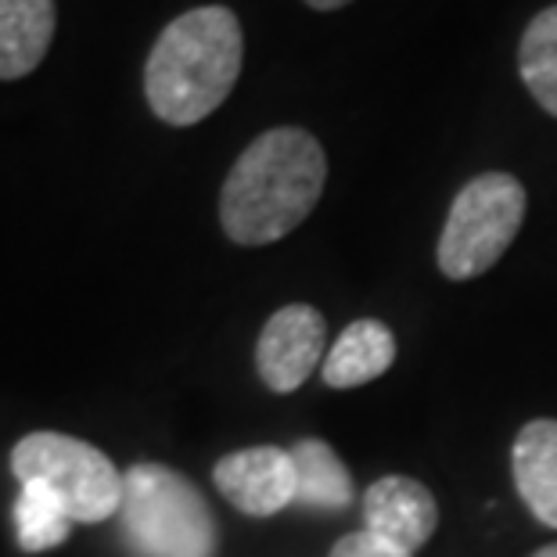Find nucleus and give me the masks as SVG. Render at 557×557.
<instances>
[{
  "label": "nucleus",
  "mask_w": 557,
  "mask_h": 557,
  "mask_svg": "<svg viewBox=\"0 0 557 557\" xmlns=\"http://www.w3.org/2000/svg\"><path fill=\"white\" fill-rule=\"evenodd\" d=\"M327 184V156L302 126H274L231 165L220 191V223L234 245H274L306 223Z\"/></svg>",
  "instance_id": "1"
},
{
  "label": "nucleus",
  "mask_w": 557,
  "mask_h": 557,
  "mask_svg": "<svg viewBox=\"0 0 557 557\" xmlns=\"http://www.w3.org/2000/svg\"><path fill=\"white\" fill-rule=\"evenodd\" d=\"M245 33L231 8L184 11L159 33L145 62L148 109L165 126H198L238 87Z\"/></svg>",
  "instance_id": "2"
},
{
  "label": "nucleus",
  "mask_w": 557,
  "mask_h": 557,
  "mask_svg": "<svg viewBox=\"0 0 557 557\" xmlns=\"http://www.w3.org/2000/svg\"><path fill=\"white\" fill-rule=\"evenodd\" d=\"M120 525L137 557H216V518L191 479L165 465L123 475Z\"/></svg>",
  "instance_id": "3"
},
{
  "label": "nucleus",
  "mask_w": 557,
  "mask_h": 557,
  "mask_svg": "<svg viewBox=\"0 0 557 557\" xmlns=\"http://www.w3.org/2000/svg\"><path fill=\"white\" fill-rule=\"evenodd\" d=\"M525 187L511 173H479L460 187L435 245L446 281H475L500 263L525 223Z\"/></svg>",
  "instance_id": "4"
},
{
  "label": "nucleus",
  "mask_w": 557,
  "mask_h": 557,
  "mask_svg": "<svg viewBox=\"0 0 557 557\" xmlns=\"http://www.w3.org/2000/svg\"><path fill=\"white\" fill-rule=\"evenodd\" d=\"M11 475L18 482H47L62 496L73 521L94 525L120 515L123 475L94 443L62 432H29L11 449Z\"/></svg>",
  "instance_id": "5"
},
{
  "label": "nucleus",
  "mask_w": 557,
  "mask_h": 557,
  "mask_svg": "<svg viewBox=\"0 0 557 557\" xmlns=\"http://www.w3.org/2000/svg\"><path fill=\"white\" fill-rule=\"evenodd\" d=\"M327 320L310 302L281 306L259 331L256 342V371L270 393L288 396L306 385V377L324 360Z\"/></svg>",
  "instance_id": "6"
},
{
  "label": "nucleus",
  "mask_w": 557,
  "mask_h": 557,
  "mask_svg": "<svg viewBox=\"0 0 557 557\" xmlns=\"http://www.w3.org/2000/svg\"><path fill=\"white\" fill-rule=\"evenodd\" d=\"M212 482L223 500L248 518H270L295 504L299 479H295L292 449L284 446H248L220 457L212 468Z\"/></svg>",
  "instance_id": "7"
},
{
  "label": "nucleus",
  "mask_w": 557,
  "mask_h": 557,
  "mask_svg": "<svg viewBox=\"0 0 557 557\" xmlns=\"http://www.w3.org/2000/svg\"><path fill=\"white\" fill-rule=\"evenodd\" d=\"M363 529L403 554H418L438 529V504L424 482L385 475L363 493Z\"/></svg>",
  "instance_id": "8"
},
{
  "label": "nucleus",
  "mask_w": 557,
  "mask_h": 557,
  "mask_svg": "<svg viewBox=\"0 0 557 557\" xmlns=\"http://www.w3.org/2000/svg\"><path fill=\"white\" fill-rule=\"evenodd\" d=\"M511 475L529 515L557 529V421L536 418L511 446Z\"/></svg>",
  "instance_id": "9"
},
{
  "label": "nucleus",
  "mask_w": 557,
  "mask_h": 557,
  "mask_svg": "<svg viewBox=\"0 0 557 557\" xmlns=\"http://www.w3.org/2000/svg\"><path fill=\"white\" fill-rule=\"evenodd\" d=\"M58 29L54 0H0V79L37 73Z\"/></svg>",
  "instance_id": "10"
},
{
  "label": "nucleus",
  "mask_w": 557,
  "mask_h": 557,
  "mask_svg": "<svg viewBox=\"0 0 557 557\" xmlns=\"http://www.w3.org/2000/svg\"><path fill=\"white\" fill-rule=\"evenodd\" d=\"M396 363V338L382 320H352L327 349L320 377L327 388H360L382 377Z\"/></svg>",
  "instance_id": "11"
},
{
  "label": "nucleus",
  "mask_w": 557,
  "mask_h": 557,
  "mask_svg": "<svg viewBox=\"0 0 557 557\" xmlns=\"http://www.w3.org/2000/svg\"><path fill=\"white\" fill-rule=\"evenodd\" d=\"M295 479H299V493L295 504L310 507V511H346L357 500V485H352L349 468L331 449L324 438H299L292 446Z\"/></svg>",
  "instance_id": "12"
},
{
  "label": "nucleus",
  "mask_w": 557,
  "mask_h": 557,
  "mask_svg": "<svg viewBox=\"0 0 557 557\" xmlns=\"http://www.w3.org/2000/svg\"><path fill=\"white\" fill-rule=\"evenodd\" d=\"M518 76L540 109L557 120V4L543 8L521 33Z\"/></svg>",
  "instance_id": "13"
},
{
  "label": "nucleus",
  "mask_w": 557,
  "mask_h": 557,
  "mask_svg": "<svg viewBox=\"0 0 557 557\" xmlns=\"http://www.w3.org/2000/svg\"><path fill=\"white\" fill-rule=\"evenodd\" d=\"M73 532V518H69L62 496H58L47 482H22L15 500V536L18 547L26 554H44L62 547Z\"/></svg>",
  "instance_id": "14"
},
{
  "label": "nucleus",
  "mask_w": 557,
  "mask_h": 557,
  "mask_svg": "<svg viewBox=\"0 0 557 557\" xmlns=\"http://www.w3.org/2000/svg\"><path fill=\"white\" fill-rule=\"evenodd\" d=\"M327 557H413V554H403V550L393 547V543L377 540L374 532L357 529V532H346V536L331 547Z\"/></svg>",
  "instance_id": "15"
},
{
  "label": "nucleus",
  "mask_w": 557,
  "mask_h": 557,
  "mask_svg": "<svg viewBox=\"0 0 557 557\" xmlns=\"http://www.w3.org/2000/svg\"><path fill=\"white\" fill-rule=\"evenodd\" d=\"M313 11H338V8H346V4H352V0H306Z\"/></svg>",
  "instance_id": "16"
},
{
  "label": "nucleus",
  "mask_w": 557,
  "mask_h": 557,
  "mask_svg": "<svg viewBox=\"0 0 557 557\" xmlns=\"http://www.w3.org/2000/svg\"><path fill=\"white\" fill-rule=\"evenodd\" d=\"M532 557H557V543H550V547H540Z\"/></svg>",
  "instance_id": "17"
}]
</instances>
